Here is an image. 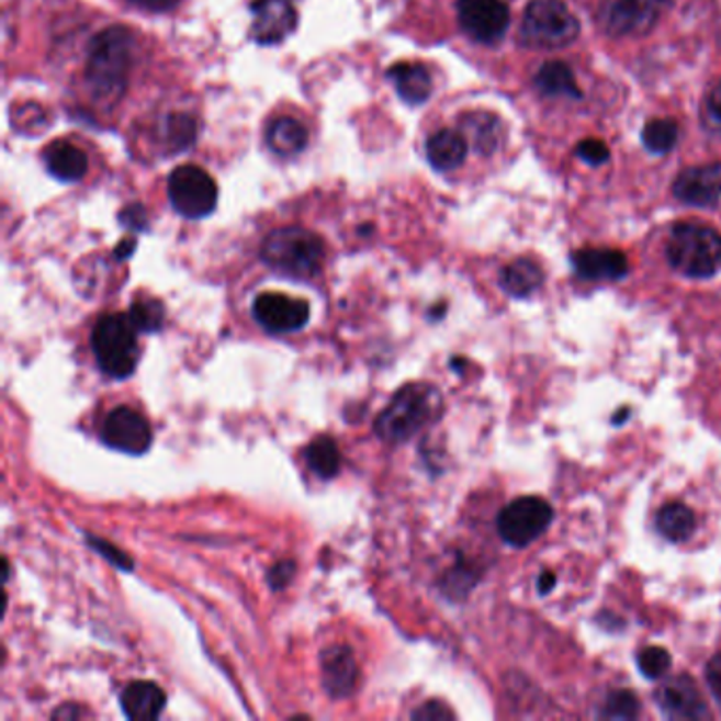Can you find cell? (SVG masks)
<instances>
[{
	"label": "cell",
	"instance_id": "cell-8",
	"mask_svg": "<svg viewBox=\"0 0 721 721\" xmlns=\"http://www.w3.org/2000/svg\"><path fill=\"white\" fill-rule=\"evenodd\" d=\"M168 198L180 216L189 221H200L216 210L218 187L203 168L189 164L170 173Z\"/></svg>",
	"mask_w": 721,
	"mask_h": 721
},
{
	"label": "cell",
	"instance_id": "cell-29",
	"mask_svg": "<svg viewBox=\"0 0 721 721\" xmlns=\"http://www.w3.org/2000/svg\"><path fill=\"white\" fill-rule=\"evenodd\" d=\"M641 140L650 153L666 155L675 148L679 140V125L673 119H652L643 127Z\"/></svg>",
	"mask_w": 721,
	"mask_h": 721
},
{
	"label": "cell",
	"instance_id": "cell-2",
	"mask_svg": "<svg viewBox=\"0 0 721 721\" xmlns=\"http://www.w3.org/2000/svg\"><path fill=\"white\" fill-rule=\"evenodd\" d=\"M442 413V394L430 383H406L379 413L375 432L383 442L401 444L433 424Z\"/></svg>",
	"mask_w": 721,
	"mask_h": 721
},
{
	"label": "cell",
	"instance_id": "cell-40",
	"mask_svg": "<svg viewBox=\"0 0 721 721\" xmlns=\"http://www.w3.org/2000/svg\"><path fill=\"white\" fill-rule=\"evenodd\" d=\"M707 684L721 707V652L707 664Z\"/></svg>",
	"mask_w": 721,
	"mask_h": 721
},
{
	"label": "cell",
	"instance_id": "cell-17",
	"mask_svg": "<svg viewBox=\"0 0 721 721\" xmlns=\"http://www.w3.org/2000/svg\"><path fill=\"white\" fill-rule=\"evenodd\" d=\"M579 278L590 282H618L629 275V259L613 248H582L572 255Z\"/></svg>",
	"mask_w": 721,
	"mask_h": 721
},
{
	"label": "cell",
	"instance_id": "cell-23",
	"mask_svg": "<svg viewBox=\"0 0 721 721\" xmlns=\"http://www.w3.org/2000/svg\"><path fill=\"white\" fill-rule=\"evenodd\" d=\"M542 284H544V271L536 260H512L499 271V286L515 298L531 296Z\"/></svg>",
	"mask_w": 721,
	"mask_h": 721
},
{
	"label": "cell",
	"instance_id": "cell-21",
	"mask_svg": "<svg viewBox=\"0 0 721 721\" xmlns=\"http://www.w3.org/2000/svg\"><path fill=\"white\" fill-rule=\"evenodd\" d=\"M465 155L467 140L458 129H440L426 143V157L438 172H453L462 168Z\"/></svg>",
	"mask_w": 721,
	"mask_h": 721
},
{
	"label": "cell",
	"instance_id": "cell-41",
	"mask_svg": "<svg viewBox=\"0 0 721 721\" xmlns=\"http://www.w3.org/2000/svg\"><path fill=\"white\" fill-rule=\"evenodd\" d=\"M129 2H134L136 7L150 11V13H166L173 9L180 0H129Z\"/></svg>",
	"mask_w": 721,
	"mask_h": 721
},
{
	"label": "cell",
	"instance_id": "cell-19",
	"mask_svg": "<svg viewBox=\"0 0 721 721\" xmlns=\"http://www.w3.org/2000/svg\"><path fill=\"white\" fill-rule=\"evenodd\" d=\"M387 79L396 87L401 100L410 106L424 104L432 95V75L424 64H415V61L394 64L387 70Z\"/></svg>",
	"mask_w": 721,
	"mask_h": 721
},
{
	"label": "cell",
	"instance_id": "cell-26",
	"mask_svg": "<svg viewBox=\"0 0 721 721\" xmlns=\"http://www.w3.org/2000/svg\"><path fill=\"white\" fill-rule=\"evenodd\" d=\"M656 531L673 544L686 542L696 531V515L692 508L681 502L666 504L656 517Z\"/></svg>",
	"mask_w": 721,
	"mask_h": 721
},
{
	"label": "cell",
	"instance_id": "cell-25",
	"mask_svg": "<svg viewBox=\"0 0 721 721\" xmlns=\"http://www.w3.org/2000/svg\"><path fill=\"white\" fill-rule=\"evenodd\" d=\"M533 83L540 93L549 98H582L574 70L561 59H550L542 64L533 77Z\"/></svg>",
	"mask_w": 721,
	"mask_h": 721
},
{
	"label": "cell",
	"instance_id": "cell-33",
	"mask_svg": "<svg viewBox=\"0 0 721 721\" xmlns=\"http://www.w3.org/2000/svg\"><path fill=\"white\" fill-rule=\"evenodd\" d=\"M673 664V658L671 654L661 647V645H650V647H643L636 656V666L639 671L647 677V679H661L668 668Z\"/></svg>",
	"mask_w": 721,
	"mask_h": 721
},
{
	"label": "cell",
	"instance_id": "cell-31",
	"mask_svg": "<svg viewBox=\"0 0 721 721\" xmlns=\"http://www.w3.org/2000/svg\"><path fill=\"white\" fill-rule=\"evenodd\" d=\"M129 319L134 322V326L138 328V333H159L166 324V307L161 301L157 298H140L134 301L129 312H127Z\"/></svg>",
	"mask_w": 721,
	"mask_h": 721
},
{
	"label": "cell",
	"instance_id": "cell-28",
	"mask_svg": "<svg viewBox=\"0 0 721 721\" xmlns=\"http://www.w3.org/2000/svg\"><path fill=\"white\" fill-rule=\"evenodd\" d=\"M478 577H481V570H478L474 563L460 559V561H458V563L444 574V577L440 579V590H442L449 599H453V601H462V599H465V597L470 595V590L476 586Z\"/></svg>",
	"mask_w": 721,
	"mask_h": 721
},
{
	"label": "cell",
	"instance_id": "cell-39",
	"mask_svg": "<svg viewBox=\"0 0 721 721\" xmlns=\"http://www.w3.org/2000/svg\"><path fill=\"white\" fill-rule=\"evenodd\" d=\"M119 218L125 227H129L134 232H145L146 229V212L140 203H134V205L125 207Z\"/></svg>",
	"mask_w": 721,
	"mask_h": 721
},
{
	"label": "cell",
	"instance_id": "cell-32",
	"mask_svg": "<svg viewBox=\"0 0 721 721\" xmlns=\"http://www.w3.org/2000/svg\"><path fill=\"white\" fill-rule=\"evenodd\" d=\"M641 713V702L635 694L629 690H616L609 694L599 711L604 720H635Z\"/></svg>",
	"mask_w": 721,
	"mask_h": 721
},
{
	"label": "cell",
	"instance_id": "cell-14",
	"mask_svg": "<svg viewBox=\"0 0 721 721\" xmlns=\"http://www.w3.org/2000/svg\"><path fill=\"white\" fill-rule=\"evenodd\" d=\"M250 34L259 45H278L298 26V13L290 0H255Z\"/></svg>",
	"mask_w": 721,
	"mask_h": 721
},
{
	"label": "cell",
	"instance_id": "cell-15",
	"mask_svg": "<svg viewBox=\"0 0 721 721\" xmlns=\"http://www.w3.org/2000/svg\"><path fill=\"white\" fill-rule=\"evenodd\" d=\"M673 195L696 207H713L721 200V161L694 166L673 182Z\"/></svg>",
	"mask_w": 721,
	"mask_h": 721
},
{
	"label": "cell",
	"instance_id": "cell-18",
	"mask_svg": "<svg viewBox=\"0 0 721 721\" xmlns=\"http://www.w3.org/2000/svg\"><path fill=\"white\" fill-rule=\"evenodd\" d=\"M166 692L153 681H132L121 692V707L127 720H157L166 709Z\"/></svg>",
	"mask_w": 721,
	"mask_h": 721
},
{
	"label": "cell",
	"instance_id": "cell-6",
	"mask_svg": "<svg viewBox=\"0 0 721 721\" xmlns=\"http://www.w3.org/2000/svg\"><path fill=\"white\" fill-rule=\"evenodd\" d=\"M579 36V22L563 0H531L522 13L519 41L529 49H563Z\"/></svg>",
	"mask_w": 721,
	"mask_h": 721
},
{
	"label": "cell",
	"instance_id": "cell-45",
	"mask_svg": "<svg viewBox=\"0 0 721 721\" xmlns=\"http://www.w3.org/2000/svg\"><path fill=\"white\" fill-rule=\"evenodd\" d=\"M629 415H631V408H629V406H624L620 413H616V415H613V424H624Z\"/></svg>",
	"mask_w": 721,
	"mask_h": 721
},
{
	"label": "cell",
	"instance_id": "cell-37",
	"mask_svg": "<svg viewBox=\"0 0 721 721\" xmlns=\"http://www.w3.org/2000/svg\"><path fill=\"white\" fill-rule=\"evenodd\" d=\"M702 121L711 129H720L721 132V83L709 89V93L705 98V104H702Z\"/></svg>",
	"mask_w": 721,
	"mask_h": 721
},
{
	"label": "cell",
	"instance_id": "cell-42",
	"mask_svg": "<svg viewBox=\"0 0 721 721\" xmlns=\"http://www.w3.org/2000/svg\"><path fill=\"white\" fill-rule=\"evenodd\" d=\"M83 716H86V711L79 705H61L54 713L56 720H75V718H83Z\"/></svg>",
	"mask_w": 721,
	"mask_h": 721
},
{
	"label": "cell",
	"instance_id": "cell-1",
	"mask_svg": "<svg viewBox=\"0 0 721 721\" xmlns=\"http://www.w3.org/2000/svg\"><path fill=\"white\" fill-rule=\"evenodd\" d=\"M136 54L134 32L125 26H109L98 32L86 59V86L98 104H115L129 83Z\"/></svg>",
	"mask_w": 721,
	"mask_h": 721
},
{
	"label": "cell",
	"instance_id": "cell-20",
	"mask_svg": "<svg viewBox=\"0 0 721 721\" xmlns=\"http://www.w3.org/2000/svg\"><path fill=\"white\" fill-rule=\"evenodd\" d=\"M460 132L465 136L467 145L474 146V150L485 157L493 155L504 138L502 119L487 111L465 113L460 121Z\"/></svg>",
	"mask_w": 721,
	"mask_h": 721
},
{
	"label": "cell",
	"instance_id": "cell-4",
	"mask_svg": "<svg viewBox=\"0 0 721 721\" xmlns=\"http://www.w3.org/2000/svg\"><path fill=\"white\" fill-rule=\"evenodd\" d=\"M664 252L681 275L709 280L721 271V233L700 223H677L668 233Z\"/></svg>",
	"mask_w": 721,
	"mask_h": 721
},
{
	"label": "cell",
	"instance_id": "cell-10",
	"mask_svg": "<svg viewBox=\"0 0 721 721\" xmlns=\"http://www.w3.org/2000/svg\"><path fill=\"white\" fill-rule=\"evenodd\" d=\"M460 29L481 45H495L510 26V7L504 0H458Z\"/></svg>",
	"mask_w": 721,
	"mask_h": 721
},
{
	"label": "cell",
	"instance_id": "cell-5",
	"mask_svg": "<svg viewBox=\"0 0 721 721\" xmlns=\"http://www.w3.org/2000/svg\"><path fill=\"white\" fill-rule=\"evenodd\" d=\"M91 349L102 373L127 379L140 362L138 328L127 314H106L93 326Z\"/></svg>",
	"mask_w": 721,
	"mask_h": 721
},
{
	"label": "cell",
	"instance_id": "cell-12",
	"mask_svg": "<svg viewBox=\"0 0 721 721\" xmlns=\"http://www.w3.org/2000/svg\"><path fill=\"white\" fill-rule=\"evenodd\" d=\"M102 442L125 455H145L153 444V430L132 406H119L102 424Z\"/></svg>",
	"mask_w": 721,
	"mask_h": 721
},
{
	"label": "cell",
	"instance_id": "cell-34",
	"mask_svg": "<svg viewBox=\"0 0 721 721\" xmlns=\"http://www.w3.org/2000/svg\"><path fill=\"white\" fill-rule=\"evenodd\" d=\"M87 544L95 550L98 554H102L111 565L119 567L121 572H132V570H134V561H132L123 550L113 547L111 542H106V540H102V538H95V536L87 533Z\"/></svg>",
	"mask_w": 721,
	"mask_h": 721
},
{
	"label": "cell",
	"instance_id": "cell-35",
	"mask_svg": "<svg viewBox=\"0 0 721 721\" xmlns=\"http://www.w3.org/2000/svg\"><path fill=\"white\" fill-rule=\"evenodd\" d=\"M576 155L588 166H604L609 161V146L597 138H586L576 146Z\"/></svg>",
	"mask_w": 721,
	"mask_h": 721
},
{
	"label": "cell",
	"instance_id": "cell-38",
	"mask_svg": "<svg viewBox=\"0 0 721 721\" xmlns=\"http://www.w3.org/2000/svg\"><path fill=\"white\" fill-rule=\"evenodd\" d=\"M413 720H455V713L438 700H430L421 705L417 711H413Z\"/></svg>",
	"mask_w": 721,
	"mask_h": 721
},
{
	"label": "cell",
	"instance_id": "cell-30",
	"mask_svg": "<svg viewBox=\"0 0 721 721\" xmlns=\"http://www.w3.org/2000/svg\"><path fill=\"white\" fill-rule=\"evenodd\" d=\"M164 138L170 150H184L198 138V121L187 113H170L164 121Z\"/></svg>",
	"mask_w": 721,
	"mask_h": 721
},
{
	"label": "cell",
	"instance_id": "cell-24",
	"mask_svg": "<svg viewBox=\"0 0 721 721\" xmlns=\"http://www.w3.org/2000/svg\"><path fill=\"white\" fill-rule=\"evenodd\" d=\"M309 143L307 127L294 116H280L267 127V146L280 157H294Z\"/></svg>",
	"mask_w": 721,
	"mask_h": 721
},
{
	"label": "cell",
	"instance_id": "cell-27",
	"mask_svg": "<svg viewBox=\"0 0 721 721\" xmlns=\"http://www.w3.org/2000/svg\"><path fill=\"white\" fill-rule=\"evenodd\" d=\"M305 462L319 478L330 481L341 470V451L330 436H318L305 447Z\"/></svg>",
	"mask_w": 721,
	"mask_h": 721
},
{
	"label": "cell",
	"instance_id": "cell-3",
	"mask_svg": "<svg viewBox=\"0 0 721 721\" xmlns=\"http://www.w3.org/2000/svg\"><path fill=\"white\" fill-rule=\"evenodd\" d=\"M326 248L322 237L303 227H282L269 233L260 246L262 262L294 280H312L322 271Z\"/></svg>",
	"mask_w": 721,
	"mask_h": 721
},
{
	"label": "cell",
	"instance_id": "cell-7",
	"mask_svg": "<svg viewBox=\"0 0 721 721\" xmlns=\"http://www.w3.org/2000/svg\"><path fill=\"white\" fill-rule=\"evenodd\" d=\"M552 519H554V510L544 497L525 495L512 499L508 506L499 510L497 533L506 544L515 549H525L547 533Z\"/></svg>",
	"mask_w": 721,
	"mask_h": 721
},
{
	"label": "cell",
	"instance_id": "cell-22",
	"mask_svg": "<svg viewBox=\"0 0 721 721\" xmlns=\"http://www.w3.org/2000/svg\"><path fill=\"white\" fill-rule=\"evenodd\" d=\"M43 161L47 172L58 178L59 182H79L81 178H86L89 166L86 150L68 140H58L47 146L43 153Z\"/></svg>",
	"mask_w": 721,
	"mask_h": 721
},
{
	"label": "cell",
	"instance_id": "cell-9",
	"mask_svg": "<svg viewBox=\"0 0 721 721\" xmlns=\"http://www.w3.org/2000/svg\"><path fill=\"white\" fill-rule=\"evenodd\" d=\"M671 0H606L599 26L611 38L645 36L656 29Z\"/></svg>",
	"mask_w": 721,
	"mask_h": 721
},
{
	"label": "cell",
	"instance_id": "cell-16",
	"mask_svg": "<svg viewBox=\"0 0 721 721\" xmlns=\"http://www.w3.org/2000/svg\"><path fill=\"white\" fill-rule=\"evenodd\" d=\"M322 666V688L330 698H349L358 690L360 668L351 647L330 645L319 656Z\"/></svg>",
	"mask_w": 721,
	"mask_h": 721
},
{
	"label": "cell",
	"instance_id": "cell-11",
	"mask_svg": "<svg viewBox=\"0 0 721 721\" xmlns=\"http://www.w3.org/2000/svg\"><path fill=\"white\" fill-rule=\"evenodd\" d=\"M252 316L269 335H289L307 326L309 303L284 292H262L255 298Z\"/></svg>",
	"mask_w": 721,
	"mask_h": 721
},
{
	"label": "cell",
	"instance_id": "cell-43",
	"mask_svg": "<svg viewBox=\"0 0 721 721\" xmlns=\"http://www.w3.org/2000/svg\"><path fill=\"white\" fill-rule=\"evenodd\" d=\"M554 586H556V574L550 572V570L542 572L540 577H538V590H540V595H549Z\"/></svg>",
	"mask_w": 721,
	"mask_h": 721
},
{
	"label": "cell",
	"instance_id": "cell-44",
	"mask_svg": "<svg viewBox=\"0 0 721 721\" xmlns=\"http://www.w3.org/2000/svg\"><path fill=\"white\" fill-rule=\"evenodd\" d=\"M136 250V239L134 237H127L125 241H121L119 246L115 248V257L116 259H129L132 257V252Z\"/></svg>",
	"mask_w": 721,
	"mask_h": 721
},
{
	"label": "cell",
	"instance_id": "cell-13",
	"mask_svg": "<svg viewBox=\"0 0 721 721\" xmlns=\"http://www.w3.org/2000/svg\"><path fill=\"white\" fill-rule=\"evenodd\" d=\"M656 705L666 720H702L711 716L709 705L690 675L668 677L656 692Z\"/></svg>",
	"mask_w": 721,
	"mask_h": 721
},
{
	"label": "cell",
	"instance_id": "cell-36",
	"mask_svg": "<svg viewBox=\"0 0 721 721\" xmlns=\"http://www.w3.org/2000/svg\"><path fill=\"white\" fill-rule=\"evenodd\" d=\"M294 574H296V563L294 561H290V559L278 561L267 572V584H269L271 590H284L292 582Z\"/></svg>",
	"mask_w": 721,
	"mask_h": 721
}]
</instances>
